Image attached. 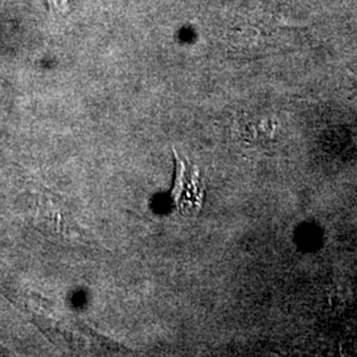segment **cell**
<instances>
[{
  "instance_id": "cell-1",
  "label": "cell",
  "mask_w": 357,
  "mask_h": 357,
  "mask_svg": "<svg viewBox=\"0 0 357 357\" xmlns=\"http://www.w3.org/2000/svg\"><path fill=\"white\" fill-rule=\"evenodd\" d=\"M175 155V184L171 191V199L178 213L184 217L196 216L204 203L205 185L199 168L188 162L184 156Z\"/></svg>"
}]
</instances>
